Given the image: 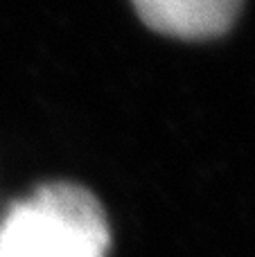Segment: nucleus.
Returning a JSON list of instances; mask_svg holds the SVG:
<instances>
[{"instance_id":"1","label":"nucleus","mask_w":255,"mask_h":257,"mask_svg":"<svg viewBox=\"0 0 255 257\" xmlns=\"http://www.w3.org/2000/svg\"><path fill=\"white\" fill-rule=\"evenodd\" d=\"M108 248L102 203L75 183L36 187L0 219V257H106Z\"/></svg>"},{"instance_id":"2","label":"nucleus","mask_w":255,"mask_h":257,"mask_svg":"<svg viewBox=\"0 0 255 257\" xmlns=\"http://www.w3.org/2000/svg\"><path fill=\"white\" fill-rule=\"evenodd\" d=\"M131 5L158 34L201 41L226 34L244 0H131Z\"/></svg>"}]
</instances>
